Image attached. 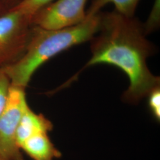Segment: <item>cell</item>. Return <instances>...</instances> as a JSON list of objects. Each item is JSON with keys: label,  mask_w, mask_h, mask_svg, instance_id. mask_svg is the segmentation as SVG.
Returning <instances> with one entry per match:
<instances>
[{"label": "cell", "mask_w": 160, "mask_h": 160, "mask_svg": "<svg viewBox=\"0 0 160 160\" xmlns=\"http://www.w3.org/2000/svg\"><path fill=\"white\" fill-rule=\"evenodd\" d=\"M143 23L146 36L157 31L160 26V0H155L147 21Z\"/></svg>", "instance_id": "obj_9"}, {"label": "cell", "mask_w": 160, "mask_h": 160, "mask_svg": "<svg viewBox=\"0 0 160 160\" xmlns=\"http://www.w3.org/2000/svg\"><path fill=\"white\" fill-rule=\"evenodd\" d=\"M28 104L25 88L12 85L6 107L0 114V152L8 160H24L17 145L16 133Z\"/></svg>", "instance_id": "obj_4"}, {"label": "cell", "mask_w": 160, "mask_h": 160, "mask_svg": "<svg viewBox=\"0 0 160 160\" xmlns=\"http://www.w3.org/2000/svg\"><path fill=\"white\" fill-rule=\"evenodd\" d=\"M0 160H8L0 152Z\"/></svg>", "instance_id": "obj_15"}, {"label": "cell", "mask_w": 160, "mask_h": 160, "mask_svg": "<svg viewBox=\"0 0 160 160\" xmlns=\"http://www.w3.org/2000/svg\"><path fill=\"white\" fill-rule=\"evenodd\" d=\"M10 10V8L2 1V0H0V17L6 14Z\"/></svg>", "instance_id": "obj_14"}, {"label": "cell", "mask_w": 160, "mask_h": 160, "mask_svg": "<svg viewBox=\"0 0 160 160\" xmlns=\"http://www.w3.org/2000/svg\"><path fill=\"white\" fill-rule=\"evenodd\" d=\"M148 106L152 114L157 120H160V86L154 88L149 93Z\"/></svg>", "instance_id": "obj_12"}, {"label": "cell", "mask_w": 160, "mask_h": 160, "mask_svg": "<svg viewBox=\"0 0 160 160\" xmlns=\"http://www.w3.org/2000/svg\"><path fill=\"white\" fill-rule=\"evenodd\" d=\"M23 1L24 0H2L10 10L22 3Z\"/></svg>", "instance_id": "obj_13"}, {"label": "cell", "mask_w": 160, "mask_h": 160, "mask_svg": "<svg viewBox=\"0 0 160 160\" xmlns=\"http://www.w3.org/2000/svg\"><path fill=\"white\" fill-rule=\"evenodd\" d=\"M19 148L32 160H55L62 157L61 152L52 142L46 132L31 136L24 141Z\"/></svg>", "instance_id": "obj_6"}, {"label": "cell", "mask_w": 160, "mask_h": 160, "mask_svg": "<svg viewBox=\"0 0 160 160\" xmlns=\"http://www.w3.org/2000/svg\"><path fill=\"white\" fill-rule=\"evenodd\" d=\"M52 1H53V0H24L22 3L13 9L32 17L40 8L49 4Z\"/></svg>", "instance_id": "obj_10"}, {"label": "cell", "mask_w": 160, "mask_h": 160, "mask_svg": "<svg viewBox=\"0 0 160 160\" xmlns=\"http://www.w3.org/2000/svg\"><path fill=\"white\" fill-rule=\"evenodd\" d=\"M32 17L11 10L0 17V68L15 63L28 45L32 28Z\"/></svg>", "instance_id": "obj_3"}, {"label": "cell", "mask_w": 160, "mask_h": 160, "mask_svg": "<svg viewBox=\"0 0 160 160\" xmlns=\"http://www.w3.org/2000/svg\"><path fill=\"white\" fill-rule=\"evenodd\" d=\"M139 0H92L91 5L86 12V18L92 17L100 12L104 6L112 3L115 10L123 16L133 17Z\"/></svg>", "instance_id": "obj_8"}, {"label": "cell", "mask_w": 160, "mask_h": 160, "mask_svg": "<svg viewBox=\"0 0 160 160\" xmlns=\"http://www.w3.org/2000/svg\"><path fill=\"white\" fill-rule=\"evenodd\" d=\"M99 30L90 42L92 57L81 71L98 64H108L122 70L128 76L129 86L124 99L138 103L155 87L160 77L152 74L147 61L155 52V46L147 39L143 23L135 16L128 17L115 10L100 12Z\"/></svg>", "instance_id": "obj_1"}, {"label": "cell", "mask_w": 160, "mask_h": 160, "mask_svg": "<svg viewBox=\"0 0 160 160\" xmlns=\"http://www.w3.org/2000/svg\"><path fill=\"white\" fill-rule=\"evenodd\" d=\"M100 12L83 23L60 30L33 26L26 50L17 62L2 68L12 85L26 88L36 70L58 54L88 42L99 30Z\"/></svg>", "instance_id": "obj_2"}, {"label": "cell", "mask_w": 160, "mask_h": 160, "mask_svg": "<svg viewBox=\"0 0 160 160\" xmlns=\"http://www.w3.org/2000/svg\"><path fill=\"white\" fill-rule=\"evenodd\" d=\"M87 0H57L42 7L32 17V24L46 30L74 27L86 20Z\"/></svg>", "instance_id": "obj_5"}, {"label": "cell", "mask_w": 160, "mask_h": 160, "mask_svg": "<svg viewBox=\"0 0 160 160\" xmlns=\"http://www.w3.org/2000/svg\"><path fill=\"white\" fill-rule=\"evenodd\" d=\"M12 82L3 69L0 68V114L6 107Z\"/></svg>", "instance_id": "obj_11"}, {"label": "cell", "mask_w": 160, "mask_h": 160, "mask_svg": "<svg viewBox=\"0 0 160 160\" xmlns=\"http://www.w3.org/2000/svg\"><path fill=\"white\" fill-rule=\"evenodd\" d=\"M53 125L42 114H37L28 104L23 112L16 133V140L18 147L24 141L31 136L40 132L51 131Z\"/></svg>", "instance_id": "obj_7"}]
</instances>
